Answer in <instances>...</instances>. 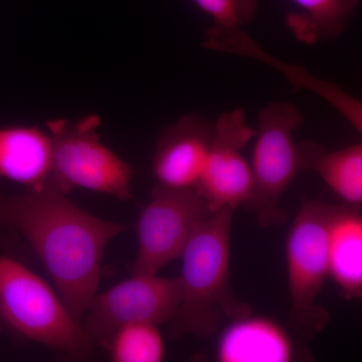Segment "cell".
Masks as SVG:
<instances>
[{
    "mask_svg": "<svg viewBox=\"0 0 362 362\" xmlns=\"http://www.w3.org/2000/svg\"><path fill=\"white\" fill-rule=\"evenodd\" d=\"M223 362H287L294 346L286 331L270 319L252 315L235 320L218 343Z\"/></svg>",
    "mask_w": 362,
    "mask_h": 362,
    "instance_id": "5bb4252c",
    "label": "cell"
},
{
    "mask_svg": "<svg viewBox=\"0 0 362 362\" xmlns=\"http://www.w3.org/2000/svg\"><path fill=\"white\" fill-rule=\"evenodd\" d=\"M214 21V26L239 30L249 25L258 11L259 0H194Z\"/></svg>",
    "mask_w": 362,
    "mask_h": 362,
    "instance_id": "ac0fdd59",
    "label": "cell"
},
{
    "mask_svg": "<svg viewBox=\"0 0 362 362\" xmlns=\"http://www.w3.org/2000/svg\"><path fill=\"white\" fill-rule=\"evenodd\" d=\"M106 347L115 362H160L165 356L163 338L157 325L150 323L123 326Z\"/></svg>",
    "mask_w": 362,
    "mask_h": 362,
    "instance_id": "e0dca14e",
    "label": "cell"
},
{
    "mask_svg": "<svg viewBox=\"0 0 362 362\" xmlns=\"http://www.w3.org/2000/svg\"><path fill=\"white\" fill-rule=\"evenodd\" d=\"M214 123L201 114L181 117L157 137L152 170L159 185L199 187L211 148Z\"/></svg>",
    "mask_w": 362,
    "mask_h": 362,
    "instance_id": "30bf717a",
    "label": "cell"
},
{
    "mask_svg": "<svg viewBox=\"0 0 362 362\" xmlns=\"http://www.w3.org/2000/svg\"><path fill=\"white\" fill-rule=\"evenodd\" d=\"M0 228L25 238L66 308L82 324L98 293L105 249L127 228L87 213L49 180L23 194L0 189Z\"/></svg>",
    "mask_w": 362,
    "mask_h": 362,
    "instance_id": "6da1fadb",
    "label": "cell"
},
{
    "mask_svg": "<svg viewBox=\"0 0 362 362\" xmlns=\"http://www.w3.org/2000/svg\"><path fill=\"white\" fill-rule=\"evenodd\" d=\"M256 135L242 109L226 112L214 122L213 141L197 187L213 213L226 206L237 209L251 199L252 168L242 150Z\"/></svg>",
    "mask_w": 362,
    "mask_h": 362,
    "instance_id": "9c48e42d",
    "label": "cell"
},
{
    "mask_svg": "<svg viewBox=\"0 0 362 362\" xmlns=\"http://www.w3.org/2000/svg\"><path fill=\"white\" fill-rule=\"evenodd\" d=\"M100 124L97 115L75 122L68 119L47 121L52 144L49 180L65 194L80 187L128 201L132 195L133 169L101 142L97 132Z\"/></svg>",
    "mask_w": 362,
    "mask_h": 362,
    "instance_id": "5b68a950",
    "label": "cell"
},
{
    "mask_svg": "<svg viewBox=\"0 0 362 362\" xmlns=\"http://www.w3.org/2000/svg\"><path fill=\"white\" fill-rule=\"evenodd\" d=\"M361 206H333L327 230L329 276L347 300L362 296Z\"/></svg>",
    "mask_w": 362,
    "mask_h": 362,
    "instance_id": "7c38bea8",
    "label": "cell"
},
{
    "mask_svg": "<svg viewBox=\"0 0 362 362\" xmlns=\"http://www.w3.org/2000/svg\"><path fill=\"white\" fill-rule=\"evenodd\" d=\"M295 11L286 25L299 42L315 45L335 42L349 28L361 0H290Z\"/></svg>",
    "mask_w": 362,
    "mask_h": 362,
    "instance_id": "9a60e30c",
    "label": "cell"
},
{
    "mask_svg": "<svg viewBox=\"0 0 362 362\" xmlns=\"http://www.w3.org/2000/svg\"><path fill=\"white\" fill-rule=\"evenodd\" d=\"M303 121V114L290 102H272L259 111L251 166L254 188L245 207L261 228L287 221L281 201L298 173L309 169L315 143L294 140Z\"/></svg>",
    "mask_w": 362,
    "mask_h": 362,
    "instance_id": "277c9868",
    "label": "cell"
},
{
    "mask_svg": "<svg viewBox=\"0 0 362 362\" xmlns=\"http://www.w3.org/2000/svg\"><path fill=\"white\" fill-rule=\"evenodd\" d=\"M235 209L214 211L192 235L182 256L181 299L168 321L170 337L209 338L225 319L240 320L252 307L235 296L230 284V232Z\"/></svg>",
    "mask_w": 362,
    "mask_h": 362,
    "instance_id": "7a4b0ae2",
    "label": "cell"
},
{
    "mask_svg": "<svg viewBox=\"0 0 362 362\" xmlns=\"http://www.w3.org/2000/svg\"><path fill=\"white\" fill-rule=\"evenodd\" d=\"M0 319L21 337L66 358L88 361L94 344L61 297L30 269L0 255Z\"/></svg>",
    "mask_w": 362,
    "mask_h": 362,
    "instance_id": "3957f363",
    "label": "cell"
},
{
    "mask_svg": "<svg viewBox=\"0 0 362 362\" xmlns=\"http://www.w3.org/2000/svg\"><path fill=\"white\" fill-rule=\"evenodd\" d=\"M333 206L321 202H305L290 228L286 246L291 296L289 321L307 340L315 338L330 320L329 313L317 300L329 277L327 230Z\"/></svg>",
    "mask_w": 362,
    "mask_h": 362,
    "instance_id": "8992f818",
    "label": "cell"
},
{
    "mask_svg": "<svg viewBox=\"0 0 362 362\" xmlns=\"http://www.w3.org/2000/svg\"><path fill=\"white\" fill-rule=\"evenodd\" d=\"M202 47L211 51L228 52L257 59L277 69L291 83L296 92L300 89L308 90L322 98L361 133L362 105L359 100L350 96L334 83L314 77L302 66L289 65L273 58L252 40L245 32V28L228 30L211 25L206 30Z\"/></svg>",
    "mask_w": 362,
    "mask_h": 362,
    "instance_id": "8fae6325",
    "label": "cell"
},
{
    "mask_svg": "<svg viewBox=\"0 0 362 362\" xmlns=\"http://www.w3.org/2000/svg\"><path fill=\"white\" fill-rule=\"evenodd\" d=\"M213 214L199 187L156 183L138 220V252L131 273L157 275L163 267L181 258L197 228Z\"/></svg>",
    "mask_w": 362,
    "mask_h": 362,
    "instance_id": "52a82bcc",
    "label": "cell"
},
{
    "mask_svg": "<svg viewBox=\"0 0 362 362\" xmlns=\"http://www.w3.org/2000/svg\"><path fill=\"white\" fill-rule=\"evenodd\" d=\"M52 168L49 133L35 126L0 127V177L37 187L49 180Z\"/></svg>",
    "mask_w": 362,
    "mask_h": 362,
    "instance_id": "4fadbf2b",
    "label": "cell"
},
{
    "mask_svg": "<svg viewBox=\"0 0 362 362\" xmlns=\"http://www.w3.org/2000/svg\"><path fill=\"white\" fill-rule=\"evenodd\" d=\"M180 299V279L132 274L108 291L97 293L81 325L93 344L106 347L114 333L128 324L168 323Z\"/></svg>",
    "mask_w": 362,
    "mask_h": 362,
    "instance_id": "ba28073f",
    "label": "cell"
},
{
    "mask_svg": "<svg viewBox=\"0 0 362 362\" xmlns=\"http://www.w3.org/2000/svg\"><path fill=\"white\" fill-rule=\"evenodd\" d=\"M309 170L316 171L345 204L361 206V143L333 152H326L321 146L312 159Z\"/></svg>",
    "mask_w": 362,
    "mask_h": 362,
    "instance_id": "2e32d148",
    "label": "cell"
}]
</instances>
